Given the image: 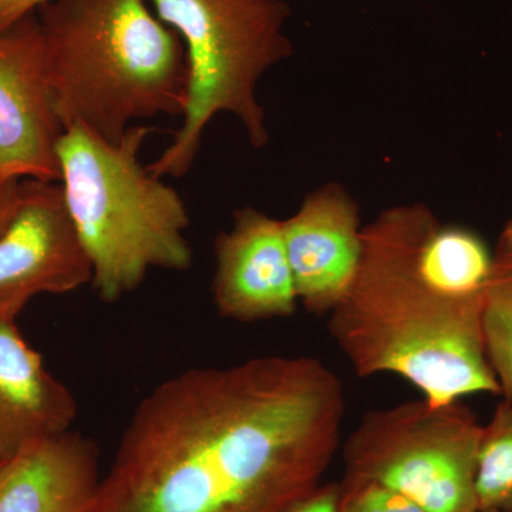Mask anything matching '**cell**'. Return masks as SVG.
Segmentation results:
<instances>
[{
  "label": "cell",
  "mask_w": 512,
  "mask_h": 512,
  "mask_svg": "<svg viewBox=\"0 0 512 512\" xmlns=\"http://www.w3.org/2000/svg\"><path fill=\"white\" fill-rule=\"evenodd\" d=\"M20 183H22V181L0 185V227H2L6 218L9 217L10 212H12L13 207H15L16 201H18Z\"/></svg>",
  "instance_id": "obj_18"
},
{
  "label": "cell",
  "mask_w": 512,
  "mask_h": 512,
  "mask_svg": "<svg viewBox=\"0 0 512 512\" xmlns=\"http://www.w3.org/2000/svg\"><path fill=\"white\" fill-rule=\"evenodd\" d=\"M339 498V483L320 484L311 494L282 512H339Z\"/></svg>",
  "instance_id": "obj_16"
},
{
  "label": "cell",
  "mask_w": 512,
  "mask_h": 512,
  "mask_svg": "<svg viewBox=\"0 0 512 512\" xmlns=\"http://www.w3.org/2000/svg\"><path fill=\"white\" fill-rule=\"evenodd\" d=\"M485 349L501 389L512 400V220L505 222L493 249V268L485 289Z\"/></svg>",
  "instance_id": "obj_13"
},
{
  "label": "cell",
  "mask_w": 512,
  "mask_h": 512,
  "mask_svg": "<svg viewBox=\"0 0 512 512\" xmlns=\"http://www.w3.org/2000/svg\"><path fill=\"white\" fill-rule=\"evenodd\" d=\"M212 298L222 318L237 322L288 318L298 308L282 221L245 207L215 239Z\"/></svg>",
  "instance_id": "obj_9"
},
{
  "label": "cell",
  "mask_w": 512,
  "mask_h": 512,
  "mask_svg": "<svg viewBox=\"0 0 512 512\" xmlns=\"http://www.w3.org/2000/svg\"><path fill=\"white\" fill-rule=\"evenodd\" d=\"M100 478L96 444L69 431L9 461L0 512H89Z\"/></svg>",
  "instance_id": "obj_12"
},
{
  "label": "cell",
  "mask_w": 512,
  "mask_h": 512,
  "mask_svg": "<svg viewBox=\"0 0 512 512\" xmlns=\"http://www.w3.org/2000/svg\"><path fill=\"white\" fill-rule=\"evenodd\" d=\"M49 0H0V30L15 26Z\"/></svg>",
  "instance_id": "obj_17"
},
{
  "label": "cell",
  "mask_w": 512,
  "mask_h": 512,
  "mask_svg": "<svg viewBox=\"0 0 512 512\" xmlns=\"http://www.w3.org/2000/svg\"><path fill=\"white\" fill-rule=\"evenodd\" d=\"M282 228L299 303L315 315H328L359 266V204L342 185L326 184L306 195Z\"/></svg>",
  "instance_id": "obj_10"
},
{
  "label": "cell",
  "mask_w": 512,
  "mask_h": 512,
  "mask_svg": "<svg viewBox=\"0 0 512 512\" xmlns=\"http://www.w3.org/2000/svg\"><path fill=\"white\" fill-rule=\"evenodd\" d=\"M480 512H512V511H480Z\"/></svg>",
  "instance_id": "obj_20"
},
{
  "label": "cell",
  "mask_w": 512,
  "mask_h": 512,
  "mask_svg": "<svg viewBox=\"0 0 512 512\" xmlns=\"http://www.w3.org/2000/svg\"><path fill=\"white\" fill-rule=\"evenodd\" d=\"M156 15L180 36L190 70V97L173 143L148 171L180 178L191 170L208 124L231 113L255 148L269 140L265 110L256 99L259 80L292 56L284 0H151Z\"/></svg>",
  "instance_id": "obj_5"
},
{
  "label": "cell",
  "mask_w": 512,
  "mask_h": 512,
  "mask_svg": "<svg viewBox=\"0 0 512 512\" xmlns=\"http://www.w3.org/2000/svg\"><path fill=\"white\" fill-rule=\"evenodd\" d=\"M76 416L73 394L46 369L15 319L0 315V463L69 433Z\"/></svg>",
  "instance_id": "obj_11"
},
{
  "label": "cell",
  "mask_w": 512,
  "mask_h": 512,
  "mask_svg": "<svg viewBox=\"0 0 512 512\" xmlns=\"http://www.w3.org/2000/svg\"><path fill=\"white\" fill-rule=\"evenodd\" d=\"M153 131L134 124L110 143L73 126L57 144L64 201L104 302L136 291L151 269L187 271L192 264L183 198L140 161Z\"/></svg>",
  "instance_id": "obj_4"
},
{
  "label": "cell",
  "mask_w": 512,
  "mask_h": 512,
  "mask_svg": "<svg viewBox=\"0 0 512 512\" xmlns=\"http://www.w3.org/2000/svg\"><path fill=\"white\" fill-rule=\"evenodd\" d=\"M480 511H512V400L498 404L483 427L478 457Z\"/></svg>",
  "instance_id": "obj_14"
},
{
  "label": "cell",
  "mask_w": 512,
  "mask_h": 512,
  "mask_svg": "<svg viewBox=\"0 0 512 512\" xmlns=\"http://www.w3.org/2000/svg\"><path fill=\"white\" fill-rule=\"evenodd\" d=\"M8 463H0V478H2L3 471H5V468L6 466H8Z\"/></svg>",
  "instance_id": "obj_19"
},
{
  "label": "cell",
  "mask_w": 512,
  "mask_h": 512,
  "mask_svg": "<svg viewBox=\"0 0 512 512\" xmlns=\"http://www.w3.org/2000/svg\"><path fill=\"white\" fill-rule=\"evenodd\" d=\"M483 427L461 400L370 410L343 441V478L375 481L429 512H478Z\"/></svg>",
  "instance_id": "obj_6"
},
{
  "label": "cell",
  "mask_w": 512,
  "mask_h": 512,
  "mask_svg": "<svg viewBox=\"0 0 512 512\" xmlns=\"http://www.w3.org/2000/svg\"><path fill=\"white\" fill-rule=\"evenodd\" d=\"M491 268L493 249L474 229L443 225L423 204L389 208L363 227L330 336L359 377H403L436 403L501 397L484 339Z\"/></svg>",
  "instance_id": "obj_2"
},
{
  "label": "cell",
  "mask_w": 512,
  "mask_h": 512,
  "mask_svg": "<svg viewBox=\"0 0 512 512\" xmlns=\"http://www.w3.org/2000/svg\"><path fill=\"white\" fill-rule=\"evenodd\" d=\"M342 380L309 356L185 370L144 397L89 512H282L342 446Z\"/></svg>",
  "instance_id": "obj_1"
},
{
  "label": "cell",
  "mask_w": 512,
  "mask_h": 512,
  "mask_svg": "<svg viewBox=\"0 0 512 512\" xmlns=\"http://www.w3.org/2000/svg\"><path fill=\"white\" fill-rule=\"evenodd\" d=\"M36 18L64 130L82 126L119 143L136 121L184 116L185 47L146 0H49Z\"/></svg>",
  "instance_id": "obj_3"
},
{
  "label": "cell",
  "mask_w": 512,
  "mask_h": 512,
  "mask_svg": "<svg viewBox=\"0 0 512 512\" xmlns=\"http://www.w3.org/2000/svg\"><path fill=\"white\" fill-rule=\"evenodd\" d=\"M93 281V265L64 201L62 185L23 180L0 227V315L16 319L42 293H69Z\"/></svg>",
  "instance_id": "obj_7"
},
{
  "label": "cell",
  "mask_w": 512,
  "mask_h": 512,
  "mask_svg": "<svg viewBox=\"0 0 512 512\" xmlns=\"http://www.w3.org/2000/svg\"><path fill=\"white\" fill-rule=\"evenodd\" d=\"M339 512H429L399 491L375 481L342 478Z\"/></svg>",
  "instance_id": "obj_15"
},
{
  "label": "cell",
  "mask_w": 512,
  "mask_h": 512,
  "mask_svg": "<svg viewBox=\"0 0 512 512\" xmlns=\"http://www.w3.org/2000/svg\"><path fill=\"white\" fill-rule=\"evenodd\" d=\"M63 131L35 12L0 30V185L60 181L57 144Z\"/></svg>",
  "instance_id": "obj_8"
}]
</instances>
